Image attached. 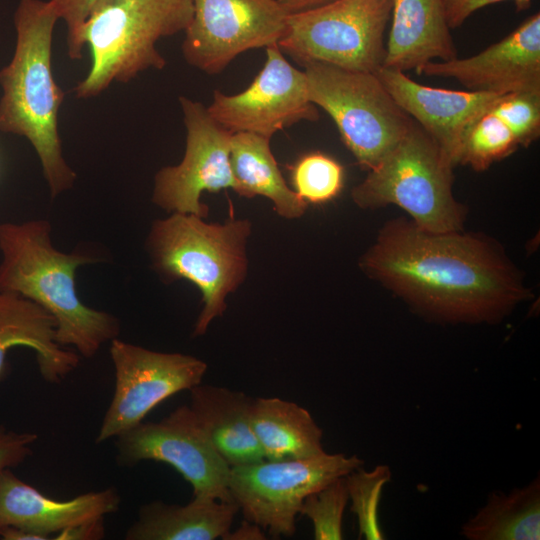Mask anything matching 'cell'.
<instances>
[{
    "instance_id": "1",
    "label": "cell",
    "mask_w": 540,
    "mask_h": 540,
    "mask_svg": "<svg viewBox=\"0 0 540 540\" xmlns=\"http://www.w3.org/2000/svg\"><path fill=\"white\" fill-rule=\"evenodd\" d=\"M361 267L418 312L445 322L495 323L530 295L487 239L429 232L404 219L384 226Z\"/></svg>"
},
{
    "instance_id": "2",
    "label": "cell",
    "mask_w": 540,
    "mask_h": 540,
    "mask_svg": "<svg viewBox=\"0 0 540 540\" xmlns=\"http://www.w3.org/2000/svg\"><path fill=\"white\" fill-rule=\"evenodd\" d=\"M58 19L49 0H18L13 15L14 52L0 69V131L30 142L52 199L70 190L77 177L64 158L58 129L65 95L52 72Z\"/></svg>"
},
{
    "instance_id": "3",
    "label": "cell",
    "mask_w": 540,
    "mask_h": 540,
    "mask_svg": "<svg viewBox=\"0 0 540 540\" xmlns=\"http://www.w3.org/2000/svg\"><path fill=\"white\" fill-rule=\"evenodd\" d=\"M0 291L28 298L56 321V341L92 358L120 332L118 319L85 305L78 297L75 273L96 261L81 252L57 250L46 220L0 224Z\"/></svg>"
},
{
    "instance_id": "4",
    "label": "cell",
    "mask_w": 540,
    "mask_h": 540,
    "mask_svg": "<svg viewBox=\"0 0 540 540\" xmlns=\"http://www.w3.org/2000/svg\"><path fill=\"white\" fill-rule=\"evenodd\" d=\"M250 233V222L241 219L212 224L175 212L153 222L146 246L155 271L167 282L188 280L202 293L194 336L203 335L211 321L223 315L227 295L244 281Z\"/></svg>"
},
{
    "instance_id": "5",
    "label": "cell",
    "mask_w": 540,
    "mask_h": 540,
    "mask_svg": "<svg viewBox=\"0 0 540 540\" xmlns=\"http://www.w3.org/2000/svg\"><path fill=\"white\" fill-rule=\"evenodd\" d=\"M193 17L192 0H102L81 33L91 54L86 77L73 92L78 99L100 95L113 82L128 83L148 69L161 70V39L185 31Z\"/></svg>"
},
{
    "instance_id": "6",
    "label": "cell",
    "mask_w": 540,
    "mask_h": 540,
    "mask_svg": "<svg viewBox=\"0 0 540 540\" xmlns=\"http://www.w3.org/2000/svg\"><path fill=\"white\" fill-rule=\"evenodd\" d=\"M454 167L416 122L351 192L364 209L396 205L429 232L462 231L465 209L452 193Z\"/></svg>"
},
{
    "instance_id": "7",
    "label": "cell",
    "mask_w": 540,
    "mask_h": 540,
    "mask_svg": "<svg viewBox=\"0 0 540 540\" xmlns=\"http://www.w3.org/2000/svg\"><path fill=\"white\" fill-rule=\"evenodd\" d=\"M303 67L310 101L331 116L343 142L363 168H374L415 123L376 72L322 62Z\"/></svg>"
},
{
    "instance_id": "8",
    "label": "cell",
    "mask_w": 540,
    "mask_h": 540,
    "mask_svg": "<svg viewBox=\"0 0 540 540\" xmlns=\"http://www.w3.org/2000/svg\"><path fill=\"white\" fill-rule=\"evenodd\" d=\"M392 7L393 0H335L292 13L277 46L301 66L322 62L376 72L385 57Z\"/></svg>"
},
{
    "instance_id": "9",
    "label": "cell",
    "mask_w": 540,
    "mask_h": 540,
    "mask_svg": "<svg viewBox=\"0 0 540 540\" xmlns=\"http://www.w3.org/2000/svg\"><path fill=\"white\" fill-rule=\"evenodd\" d=\"M362 465L356 455L326 452L303 459H264L232 467L228 487L246 520L275 539L290 537L304 499Z\"/></svg>"
},
{
    "instance_id": "10",
    "label": "cell",
    "mask_w": 540,
    "mask_h": 540,
    "mask_svg": "<svg viewBox=\"0 0 540 540\" xmlns=\"http://www.w3.org/2000/svg\"><path fill=\"white\" fill-rule=\"evenodd\" d=\"M115 387L96 443L140 424L161 402L202 382L207 364L182 353L158 352L117 338L111 341Z\"/></svg>"
},
{
    "instance_id": "11",
    "label": "cell",
    "mask_w": 540,
    "mask_h": 540,
    "mask_svg": "<svg viewBox=\"0 0 540 540\" xmlns=\"http://www.w3.org/2000/svg\"><path fill=\"white\" fill-rule=\"evenodd\" d=\"M115 439L119 465L134 466L145 460L163 462L192 486L193 496L234 502L228 487L231 468L189 405L177 407L160 421H142Z\"/></svg>"
},
{
    "instance_id": "12",
    "label": "cell",
    "mask_w": 540,
    "mask_h": 540,
    "mask_svg": "<svg viewBox=\"0 0 540 540\" xmlns=\"http://www.w3.org/2000/svg\"><path fill=\"white\" fill-rule=\"evenodd\" d=\"M193 17L181 50L207 74L221 72L236 56L277 44L292 14L276 0H192Z\"/></svg>"
},
{
    "instance_id": "13",
    "label": "cell",
    "mask_w": 540,
    "mask_h": 540,
    "mask_svg": "<svg viewBox=\"0 0 540 540\" xmlns=\"http://www.w3.org/2000/svg\"><path fill=\"white\" fill-rule=\"evenodd\" d=\"M179 103L186 127L185 154L178 165L156 173L152 201L171 213L204 218L208 207L200 201L202 192L235 190L230 162L233 133L214 120L202 103L184 96Z\"/></svg>"
},
{
    "instance_id": "14",
    "label": "cell",
    "mask_w": 540,
    "mask_h": 540,
    "mask_svg": "<svg viewBox=\"0 0 540 540\" xmlns=\"http://www.w3.org/2000/svg\"><path fill=\"white\" fill-rule=\"evenodd\" d=\"M207 110L232 133H254L269 139L302 120L319 118L309 98L305 72L294 68L277 44L266 47V62L247 89L235 95L215 90Z\"/></svg>"
},
{
    "instance_id": "15",
    "label": "cell",
    "mask_w": 540,
    "mask_h": 540,
    "mask_svg": "<svg viewBox=\"0 0 540 540\" xmlns=\"http://www.w3.org/2000/svg\"><path fill=\"white\" fill-rule=\"evenodd\" d=\"M415 72L455 79L470 91L500 95L540 92V13L474 56L429 61Z\"/></svg>"
},
{
    "instance_id": "16",
    "label": "cell",
    "mask_w": 540,
    "mask_h": 540,
    "mask_svg": "<svg viewBox=\"0 0 540 540\" xmlns=\"http://www.w3.org/2000/svg\"><path fill=\"white\" fill-rule=\"evenodd\" d=\"M376 74L396 103L431 136L453 167L458 165L465 128L500 95L429 87L415 82L403 71L386 67H380Z\"/></svg>"
},
{
    "instance_id": "17",
    "label": "cell",
    "mask_w": 540,
    "mask_h": 540,
    "mask_svg": "<svg viewBox=\"0 0 540 540\" xmlns=\"http://www.w3.org/2000/svg\"><path fill=\"white\" fill-rule=\"evenodd\" d=\"M120 495L115 487L56 500L18 478L11 469L0 473V529L15 527L49 540L53 534L116 513Z\"/></svg>"
},
{
    "instance_id": "18",
    "label": "cell",
    "mask_w": 540,
    "mask_h": 540,
    "mask_svg": "<svg viewBox=\"0 0 540 540\" xmlns=\"http://www.w3.org/2000/svg\"><path fill=\"white\" fill-rule=\"evenodd\" d=\"M17 346L32 349L39 372L50 384H59L79 364V354L56 341V321L39 304L21 295L0 291V385L9 372L7 353Z\"/></svg>"
},
{
    "instance_id": "19",
    "label": "cell",
    "mask_w": 540,
    "mask_h": 540,
    "mask_svg": "<svg viewBox=\"0 0 540 540\" xmlns=\"http://www.w3.org/2000/svg\"><path fill=\"white\" fill-rule=\"evenodd\" d=\"M391 17L382 67L406 72L457 58L443 0H393Z\"/></svg>"
},
{
    "instance_id": "20",
    "label": "cell",
    "mask_w": 540,
    "mask_h": 540,
    "mask_svg": "<svg viewBox=\"0 0 540 540\" xmlns=\"http://www.w3.org/2000/svg\"><path fill=\"white\" fill-rule=\"evenodd\" d=\"M189 392L190 408L230 468L265 459L250 422L253 398L240 391L201 383Z\"/></svg>"
},
{
    "instance_id": "21",
    "label": "cell",
    "mask_w": 540,
    "mask_h": 540,
    "mask_svg": "<svg viewBox=\"0 0 540 540\" xmlns=\"http://www.w3.org/2000/svg\"><path fill=\"white\" fill-rule=\"evenodd\" d=\"M239 511L235 502L193 496L184 505L156 500L140 507L126 540H214L230 530Z\"/></svg>"
},
{
    "instance_id": "22",
    "label": "cell",
    "mask_w": 540,
    "mask_h": 540,
    "mask_svg": "<svg viewBox=\"0 0 540 540\" xmlns=\"http://www.w3.org/2000/svg\"><path fill=\"white\" fill-rule=\"evenodd\" d=\"M250 422L266 460L303 459L325 452L322 429L308 410L294 402L253 399Z\"/></svg>"
},
{
    "instance_id": "23",
    "label": "cell",
    "mask_w": 540,
    "mask_h": 540,
    "mask_svg": "<svg viewBox=\"0 0 540 540\" xmlns=\"http://www.w3.org/2000/svg\"><path fill=\"white\" fill-rule=\"evenodd\" d=\"M230 162L235 192L246 198L264 196L273 202L275 211L285 218L304 214L307 203L290 189L270 148V139L258 134L233 133Z\"/></svg>"
},
{
    "instance_id": "24",
    "label": "cell",
    "mask_w": 540,
    "mask_h": 540,
    "mask_svg": "<svg viewBox=\"0 0 540 540\" xmlns=\"http://www.w3.org/2000/svg\"><path fill=\"white\" fill-rule=\"evenodd\" d=\"M460 533L468 540H539V476L508 493H490Z\"/></svg>"
},
{
    "instance_id": "25",
    "label": "cell",
    "mask_w": 540,
    "mask_h": 540,
    "mask_svg": "<svg viewBox=\"0 0 540 540\" xmlns=\"http://www.w3.org/2000/svg\"><path fill=\"white\" fill-rule=\"evenodd\" d=\"M518 146L510 129L488 109L465 128L458 164L483 171L492 163L512 154Z\"/></svg>"
},
{
    "instance_id": "26",
    "label": "cell",
    "mask_w": 540,
    "mask_h": 540,
    "mask_svg": "<svg viewBox=\"0 0 540 540\" xmlns=\"http://www.w3.org/2000/svg\"><path fill=\"white\" fill-rule=\"evenodd\" d=\"M391 478L390 467L384 464L370 471L360 467L345 476L351 511L357 518L359 538L385 539L379 524L378 509L383 488Z\"/></svg>"
},
{
    "instance_id": "27",
    "label": "cell",
    "mask_w": 540,
    "mask_h": 540,
    "mask_svg": "<svg viewBox=\"0 0 540 540\" xmlns=\"http://www.w3.org/2000/svg\"><path fill=\"white\" fill-rule=\"evenodd\" d=\"M294 191L306 203H324L336 197L343 187V167L319 152L301 157L292 167Z\"/></svg>"
},
{
    "instance_id": "28",
    "label": "cell",
    "mask_w": 540,
    "mask_h": 540,
    "mask_svg": "<svg viewBox=\"0 0 540 540\" xmlns=\"http://www.w3.org/2000/svg\"><path fill=\"white\" fill-rule=\"evenodd\" d=\"M348 501L345 476L309 494L304 499L299 514L311 520L314 539H343V515Z\"/></svg>"
},
{
    "instance_id": "29",
    "label": "cell",
    "mask_w": 540,
    "mask_h": 540,
    "mask_svg": "<svg viewBox=\"0 0 540 540\" xmlns=\"http://www.w3.org/2000/svg\"><path fill=\"white\" fill-rule=\"evenodd\" d=\"M489 110L510 129L518 145L529 146L540 134V92L499 95Z\"/></svg>"
},
{
    "instance_id": "30",
    "label": "cell",
    "mask_w": 540,
    "mask_h": 540,
    "mask_svg": "<svg viewBox=\"0 0 540 540\" xmlns=\"http://www.w3.org/2000/svg\"><path fill=\"white\" fill-rule=\"evenodd\" d=\"M102 0H49L59 19L66 25L67 55L71 60L83 56L82 27L93 7Z\"/></svg>"
},
{
    "instance_id": "31",
    "label": "cell",
    "mask_w": 540,
    "mask_h": 540,
    "mask_svg": "<svg viewBox=\"0 0 540 540\" xmlns=\"http://www.w3.org/2000/svg\"><path fill=\"white\" fill-rule=\"evenodd\" d=\"M38 435L33 432H17L0 425V473L22 464L31 454Z\"/></svg>"
},
{
    "instance_id": "32",
    "label": "cell",
    "mask_w": 540,
    "mask_h": 540,
    "mask_svg": "<svg viewBox=\"0 0 540 540\" xmlns=\"http://www.w3.org/2000/svg\"><path fill=\"white\" fill-rule=\"evenodd\" d=\"M506 0H443L450 29L459 27L476 10ZM518 11L527 9L532 0H513Z\"/></svg>"
},
{
    "instance_id": "33",
    "label": "cell",
    "mask_w": 540,
    "mask_h": 540,
    "mask_svg": "<svg viewBox=\"0 0 540 540\" xmlns=\"http://www.w3.org/2000/svg\"><path fill=\"white\" fill-rule=\"evenodd\" d=\"M105 535L104 518L78 524L63 530L53 537L54 540H99Z\"/></svg>"
},
{
    "instance_id": "34",
    "label": "cell",
    "mask_w": 540,
    "mask_h": 540,
    "mask_svg": "<svg viewBox=\"0 0 540 540\" xmlns=\"http://www.w3.org/2000/svg\"><path fill=\"white\" fill-rule=\"evenodd\" d=\"M262 528L257 524L244 520L238 529L228 531L222 539L226 540H261L266 539Z\"/></svg>"
},
{
    "instance_id": "35",
    "label": "cell",
    "mask_w": 540,
    "mask_h": 540,
    "mask_svg": "<svg viewBox=\"0 0 540 540\" xmlns=\"http://www.w3.org/2000/svg\"><path fill=\"white\" fill-rule=\"evenodd\" d=\"M291 13L302 12L323 6L335 0H276Z\"/></svg>"
}]
</instances>
